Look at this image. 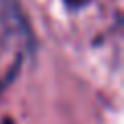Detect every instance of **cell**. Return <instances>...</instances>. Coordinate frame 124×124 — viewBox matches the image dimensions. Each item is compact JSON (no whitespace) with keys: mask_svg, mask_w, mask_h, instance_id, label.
I'll return each mask as SVG.
<instances>
[{"mask_svg":"<svg viewBox=\"0 0 124 124\" xmlns=\"http://www.w3.org/2000/svg\"><path fill=\"white\" fill-rule=\"evenodd\" d=\"M68 2H70V4H77V2H79V0H68Z\"/></svg>","mask_w":124,"mask_h":124,"instance_id":"6da1fadb","label":"cell"},{"mask_svg":"<svg viewBox=\"0 0 124 124\" xmlns=\"http://www.w3.org/2000/svg\"><path fill=\"white\" fill-rule=\"evenodd\" d=\"M0 89H2V85H0Z\"/></svg>","mask_w":124,"mask_h":124,"instance_id":"7a4b0ae2","label":"cell"}]
</instances>
